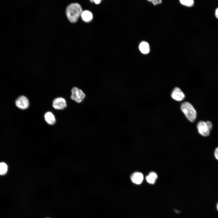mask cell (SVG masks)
Listing matches in <instances>:
<instances>
[{
	"label": "cell",
	"mask_w": 218,
	"mask_h": 218,
	"mask_svg": "<svg viewBox=\"0 0 218 218\" xmlns=\"http://www.w3.org/2000/svg\"><path fill=\"white\" fill-rule=\"evenodd\" d=\"M157 178V174L155 172H150L148 175L146 177L147 182L150 184H153L155 183L156 180Z\"/></svg>",
	"instance_id": "cell-12"
},
{
	"label": "cell",
	"mask_w": 218,
	"mask_h": 218,
	"mask_svg": "<svg viewBox=\"0 0 218 218\" xmlns=\"http://www.w3.org/2000/svg\"><path fill=\"white\" fill-rule=\"evenodd\" d=\"M91 2H94L96 4H98L100 3L101 0H91L90 1Z\"/></svg>",
	"instance_id": "cell-17"
},
{
	"label": "cell",
	"mask_w": 218,
	"mask_h": 218,
	"mask_svg": "<svg viewBox=\"0 0 218 218\" xmlns=\"http://www.w3.org/2000/svg\"><path fill=\"white\" fill-rule=\"evenodd\" d=\"M180 108L187 118L190 122H194L197 118L196 110L189 102L185 101L181 104Z\"/></svg>",
	"instance_id": "cell-2"
},
{
	"label": "cell",
	"mask_w": 218,
	"mask_h": 218,
	"mask_svg": "<svg viewBox=\"0 0 218 218\" xmlns=\"http://www.w3.org/2000/svg\"><path fill=\"white\" fill-rule=\"evenodd\" d=\"M71 92V99L78 103L82 102L85 97V94L82 90L76 87L73 88Z\"/></svg>",
	"instance_id": "cell-4"
},
{
	"label": "cell",
	"mask_w": 218,
	"mask_h": 218,
	"mask_svg": "<svg viewBox=\"0 0 218 218\" xmlns=\"http://www.w3.org/2000/svg\"><path fill=\"white\" fill-rule=\"evenodd\" d=\"M148 1L152 2L154 5L160 4L162 2V1L160 0H151Z\"/></svg>",
	"instance_id": "cell-15"
},
{
	"label": "cell",
	"mask_w": 218,
	"mask_h": 218,
	"mask_svg": "<svg viewBox=\"0 0 218 218\" xmlns=\"http://www.w3.org/2000/svg\"><path fill=\"white\" fill-rule=\"evenodd\" d=\"M15 104L19 108L22 109L27 108L29 105V102L28 99L24 96H21L18 97L15 101Z\"/></svg>",
	"instance_id": "cell-5"
},
{
	"label": "cell",
	"mask_w": 218,
	"mask_h": 218,
	"mask_svg": "<svg viewBox=\"0 0 218 218\" xmlns=\"http://www.w3.org/2000/svg\"><path fill=\"white\" fill-rule=\"evenodd\" d=\"M171 96L173 99L177 101H182L185 97L184 93L177 87L175 88L172 91Z\"/></svg>",
	"instance_id": "cell-6"
},
{
	"label": "cell",
	"mask_w": 218,
	"mask_h": 218,
	"mask_svg": "<svg viewBox=\"0 0 218 218\" xmlns=\"http://www.w3.org/2000/svg\"><path fill=\"white\" fill-rule=\"evenodd\" d=\"M217 210H218V203L217 205Z\"/></svg>",
	"instance_id": "cell-19"
},
{
	"label": "cell",
	"mask_w": 218,
	"mask_h": 218,
	"mask_svg": "<svg viewBox=\"0 0 218 218\" xmlns=\"http://www.w3.org/2000/svg\"><path fill=\"white\" fill-rule=\"evenodd\" d=\"M180 1L182 4L188 7L192 6L194 3L193 0H181Z\"/></svg>",
	"instance_id": "cell-14"
},
{
	"label": "cell",
	"mask_w": 218,
	"mask_h": 218,
	"mask_svg": "<svg viewBox=\"0 0 218 218\" xmlns=\"http://www.w3.org/2000/svg\"><path fill=\"white\" fill-rule=\"evenodd\" d=\"M215 16L218 19V8L216 9L215 11Z\"/></svg>",
	"instance_id": "cell-18"
},
{
	"label": "cell",
	"mask_w": 218,
	"mask_h": 218,
	"mask_svg": "<svg viewBox=\"0 0 218 218\" xmlns=\"http://www.w3.org/2000/svg\"><path fill=\"white\" fill-rule=\"evenodd\" d=\"M214 155L216 159L218 160V147H216L215 150Z\"/></svg>",
	"instance_id": "cell-16"
},
{
	"label": "cell",
	"mask_w": 218,
	"mask_h": 218,
	"mask_svg": "<svg viewBox=\"0 0 218 218\" xmlns=\"http://www.w3.org/2000/svg\"><path fill=\"white\" fill-rule=\"evenodd\" d=\"M52 106L56 109L61 110L65 108L66 107L67 104L64 99L59 97L55 98L54 100Z\"/></svg>",
	"instance_id": "cell-7"
},
{
	"label": "cell",
	"mask_w": 218,
	"mask_h": 218,
	"mask_svg": "<svg viewBox=\"0 0 218 218\" xmlns=\"http://www.w3.org/2000/svg\"><path fill=\"white\" fill-rule=\"evenodd\" d=\"M81 16L82 19L86 22L90 21L93 18L92 14L88 10L82 11Z\"/></svg>",
	"instance_id": "cell-10"
},
{
	"label": "cell",
	"mask_w": 218,
	"mask_h": 218,
	"mask_svg": "<svg viewBox=\"0 0 218 218\" xmlns=\"http://www.w3.org/2000/svg\"><path fill=\"white\" fill-rule=\"evenodd\" d=\"M44 117L45 121L48 124L53 125L55 123V117L51 112H47L45 114Z\"/></svg>",
	"instance_id": "cell-9"
},
{
	"label": "cell",
	"mask_w": 218,
	"mask_h": 218,
	"mask_svg": "<svg viewBox=\"0 0 218 218\" xmlns=\"http://www.w3.org/2000/svg\"></svg>",
	"instance_id": "cell-20"
},
{
	"label": "cell",
	"mask_w": 218,
	"mask_h": 218,
	"mask_svg": "<svg viewBox=\"0 0 218 218\" xmlns=\"http://www.w3.org/2000/svg\"><path fill=\"white\" fill-rule=\"evenodd\" d=\"M131 181L134 183L139 184L142 182L144 179L143 174L140 172H136L133 173L131 176Z\"/></svg>",
	"instance_id": "cell-8"
},
{
	"label": "cell",
	"mask_w": 218,
	"mask_h": 218,
	"mask_svg": "<svg viewBox=\"0 0 218 218\" xmlns=\"http://www.w3.org/2000/svg\"><path fill=\"white\" fill-rule=\"evenodd\" d=\"M8 169L7 166L4 163H0V175L5 174L7 172Z\"/></svg>",
	"instance_id": "cell-13"
},
{
	"label": "cell",
	"mask_w": 218,
	"mask_h": 218,
	"mask_svg": "<svg viewBox=\"0 0 218 218\" xmlns=\"http://www.w3.org/2000/svg\"><path fill=\"white\" fill-rule=\"evenodd\" d=\"M81 7L78 3H72L67 7L66 12L69 21L74 23L76 22L82 12Z\"/></svg>",
	"instance_id": "cell-1"
},
{
	"label": "cell",
	"mask_w": 218,
	"mask_h": 218,
	"mask_svg": "<svg viewBox=\"0 0 218 218\" xmlns=\"http://www.w3.org/2000/svg\"><path fill=\"white\" fill-rule=\"evenodd\" d=\"M212 127V123L209 121H200L197 124L198 133L204 137L208 136L209 135Z\"/></svg>",
	"instance_id": "cell-3"
},
{
	"label": "cell",
	"mask_w": 218,
	"mask_h": 218,
	"mask_svg": "<svg viewBox=\"0 0 218 218\" xmlns=\"http://www.w3.org/2000/svg\"><path fill=\"white\" fill-rule=\"evenodd\" d=\"M139 49L141 52L144 54H148L150 51L149 45L145 41H143L140 44Z\"/></svg>",
	"instance_id": "cell-11"
}]
</instances>
